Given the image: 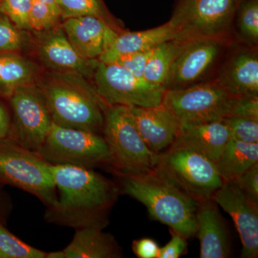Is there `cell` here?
Here are the masks:
<instances>
[{"mask_svg": "<svg viewBox=\"0 0 258 258\" xmlns=\"http://www.w3.org/2000/svg\"><path fill=\"white\" fill-rule=\"evenodd\" d=\"M51 171L60 196L55 206L47 208L46 221L76 229L104 228L118 197L116 185L90 168L51 165Z\"/></svg>", "mask_w": 258, "mask_h": 258, "instance_id": "6da1fadb", "label": "cell"}, {"mask_svg": "<svg viewBox=\"0 0 258 258\" xmlns=\"http://www.w3.org/2000/svg\"><path fill=\"white\" fill-rule=\"evenodd\" d=\"M37 1L40 2V3H42V4L48 6L50 9H52L54 12H55L57 14L60 15L61 18L60 8H59L56 0H37Z\"/></svg>", "mask_w": 258, "mask_h": 258, "instance_id": "74e56055", "label": "cell"}, {"mask_svg": "<svg viewBox=\"0 0 258 258\" xmlns=\"http://www.w3.org/2000/svg\"><path fill=\"white\" fill-rule=\"evenodd\" d=\"M222 48L218 37L190 40L176 57L164 82L166 90L187 87L200 79L217 60Z\"/></svg>", "mask_w": 258, "mask_h": 258, "instance_id": "4fadbf2b", "label": "cell"}, {"mask_svg": "<svg viewBox=\"0 0 258 258\" xmlns=\"http://www.w3.org/2000/svg\"><path fill=\"white\" fill-rule=\"evenodd\" d=\"M0 258H5L4 254H3L1 250H0Z\"/></svg>", "mask_w": 258, "mask_h": 258, "instance_id": "ab89813d", "label": "cell"}, {"mask_svg": "<svg viewBox=\"0 0 258 258\" xmlns=\"http://www.w3.org/2000/svg\"><path fill=\"white\" fill-rule=\"evenodd\" d=\"M217 81L232 96H258L257 54H236L222 69Z\"/></svg>", "mask_w": 258, "mask_h": 258, "instance_id": "ffe728a7", "label": "cell"}, {"mask_svg": "<svg viewBox=\"0 0 258 258\" xmlns=\"http://www.w3.org/2000/svg\"><path fill=\"white\" fill-rule=\"evenodd\" d=\"M228 115L258 121V96L235 97Z\"/></svg>", "mask_w": 258, "mask_h": 258, "instance_id": "1f68e13d", "label": "cell"}, {"mask_svg": "<svg viewBox=\"0 0 258 258\" xmlns=\"http://www.w3.org/2000/svg\"><path fill=\"white\" fill-rule=\"evenodd\" d=\"M242 0H183L172 19L181 38L218 37L230 25Z\"/></svg>", "mask_w": 258, "mask_h": 258, "instance_id": "8fae6325", "label": "cell"}, {"mask_svg": "<svg viewBox=\"0 0 258 258\" xmlns=\"http://www.w3.org/2000/svg\"><path fill=\"white\" fill-rule=\"evenodd\" d=\"M171 232V240L160 248L159 258H178L187 251L186 239L175 232Z\"/></svg>", "mask_w": 258, "mask_h": 258, "instance_id": "e575fe53", "label": "cell"}, {"mask_svg": "<svg viewBox=\"0 0 258 258\" xmlns=\"http://www.w3.org/2000/svg\"><path fill=\"white\" fill-rule=\"evenodd\" d=\"M93 78L95 91L107 106H160L166 91L162 86L139 79L115 62L98 61Z\"/></svg>", "mask_w": 258, "mask_h": 258, "instance_id": "9c48e42d", "label": "cell"}, {"mask_svg": "<svg viewBox=\"0 0 258 258\" xmlns=\"http://www.w3.org/2000/svg\"><path fill=\"white\" fill-rule=\"evenodd\" d=\"M254 203L258 204V164L235 181Z\"/></svg>", "mask_w": 258, "mask_h": 258, "instance_id": "836d02e7", "label": "cell"}, {"mask_svg": "<svg viewBox=\"0 0 258 258\" xmlns=\"http://www.w3.org/2000/svg\"><path fill=\"white\" fill-rule=\"evenodd\" d=\"M258 164V143H247L231 138L216 162L223 181H235Z\"/></svg>", "mask_w": 258, "mask_h": 258, "instance_id": "7402d4cb", "label": "cell"}, {"mask_svg": "<svg viewBox=\"0 0 258 258\" xmlns=\"http://www.w3.org/2000/svg\"><path fill=\"white\" fill-rule=\"evenodd\" d=\"M37 69L31 61L15 52L0 53V96L10 98L19 88L32 83Z\"/></svg>", "mask_w": 258, "mask_h": 258, "instance_id": "603a6c76", "label": "cell"}, {"mask_svg": "<svg viewBox=\"0 0 258 258\" xmlns=\"http://www.w3.org/2000/svg\"><path fill=\"white\" fill-rule=\"evenodd\" d=\"M180 33L179 25L171 19L167 23L157 28L117 34L98 61L103 63H113L122 56L152 50L162 42L177 38Z\"/></svg>", "mask_w": 258, "mask_h": 258, "instance_id": "ac0fdd59", "label": "cell"}, {"mask_svg": "<svg viewBox=\"0 0 258 258\" xmlns=\"http://www.w3.org/2000/svg\"><path fill=\"white\" fill-rule=\"evenodd\" d=\"M230 139V130L222 119L200 124L180 125L174 142L216 163Z\"/></svg>", "mask_w": 258, "mask_h": 258, "instance_id": "d6986e66", "label": "cell"}, {"mask_svg": "<svg viewBox=\"0 0 258 258\" xmlns=\"http://www.w3.org/2000/svg\"><path fill=\"white\" fill-rule=\"evenodd\" d=\"M152 50L153 49L151 50L144 51V52H134V53L122 56L115 61V63L124 68L136 77L144 79V70Z\"/></svg>", "mask_w": 258, "mask_h": 258, "instance_id": "d6a6232c", "label": "cell"}, {"mask_svg": "<svg viewBox=\"0 0 258 258\" xmlns=\"http://www.w3.org/2000/svg\"><path fill=\"white\" fill-rule=\"evenodd\" d=\"M62 29L71 45L88 60H99L117 35L104 19L93 15L66 19Z\"/></svg>", "mask_w": 258, "mask_h": 258, "instance_id": "5bb4252c", "label": "cell"}, {"mask_svg": "<svg viewBox=\"0 0 258 258\" xmlns=\"http://www.w3.org/2000/svg\"><path fill=\"white\" fill-rule=\"evenodd\" d=\"M11 122L9 113L5 107L0 103V139L7 138L9 136Z\"/></svg>", "mask_w": 258, "mask_h": 258, "instance_id": "8d00e7d4", "label": "cell"}, {"mask_svg": "<svg viewBox=\"0 0 258 258\" xmlns=\"http://www.w3.org/2000/svg\"><path fill=\"white\" fill-rule=\"evenodd\" d=\"M32 0H0V12L20 30H30L29 18Z\"/></svg>", "mask_w": 258, "mask_h": 258, "instance_id": "83f0119b", "label": "cell"}, {"mask_svg": "<svg viewBox=\"0 0 258 258\" xmlns=\"http://www.w3.org/2000/svg\"><path fill=\"white\" fill-rule=\"evenodd\" d=\"M51 165L9 137L0 139V183L33 195L47 208L55 206L58 198Z\"/></svg>", "mask_w": 258, "mask_h": 258, "instance_id": "5b68a950", "label": "cell"}, {"mask_svg": "<svg viewBox=\"0 0 258 258\" xmlns=\"http://www.w3.org/2000/svg\"><path fill=\"white\" fill-rule=\"evenodd\" d=\"M134 254L139 258H159L160 247L151 238L134 240L132 244Z\"/></svg>", "mask_w": 258, "mask_h": 258, "instance_id": "d590c367", "label": "cell"}, {"mask_svg": "<svg viewBox=\"0 0 258 258\" xmlns=\"http://www.w3.org/2000/svg\"><path fill=\"white\" fill-rule=\"evenodd\" d=\"M139 134L148 148L159 154L170 147L179 134L180 123L161 104L154 107H128Z\"/></svg>", "mask_w": 258, "mask_h": 258, "instance_id": "9a60e30c", "label": "cell"}, {"mask_svg": "<svg viewBox=\"0 0 258 258\" xmlns=\"http://www.w3.org/2000/svg\"><path fill=\"white\" fill-rule=\"evenodd\" d=\"M103 138L108 149V163L118 175L144 176L157 169L159 154L148 148L124 106H107Z\"/></svg>", "mask_w": 258, "mask_h": 258, "instance_id": "277c9868", "label": "cell"}, {"mask_svg": "<svg viewBox=\"0 0 258 258\" xmlns=\"http://www.w3.org/2000/svg\"><path fill=\"white\" fill-rule=\"evenodd\" d=\"M212 200L230 215L240 236L241 257L258 255V204L246 195L235 181H224Z\"/></svg>", "mask_w": 258, "mask_h": 258, "instance_id": "7c38bea8", "label": "cell"}, {"mask_svg": "<svg viewBox=\"0 0 258 258\" xmlns=\"http://www.w3.org/2000/svg\"><path fill=\"white\" fill-rule=\"evenodd\" d=\"M23 42L20 29L0 12V53L16 52L23 47Z\"/></svg>", "mask_w": 258, "mask_h": 258, "instance_id": "f546056e", "label": "cell"}, {"mask_svg": "<svg viewBox=\"0 0 258 258\" xmlns=\"http://www.w3.org/2000/svg\"><path fill=\"white\" fill-rule=\"evenodd\" d=\"M102 227L76 229L71 243L64 249V258H118L121 249L114 237L103 232Z\"/></svg>", "mask_w": 258, "mask_h": 258, "instance_id": "44dd1931", "label": "cell"}, {"mask_svg": "<svg viewBox=\"0 0 258 258\" xmlns=\"http://www.w3.org/2000/svg\"><path fill=\"white\" fill-rule=\"evenodd\" d=\"M238 25L242 36L250 42L258 40V1L245 0L239 5Z\"/></svg>", "mask_w": 258, "mask_h": 258, "instance_id": "4316f807", "label": "cell"}, {"mask_svg": "<svg viewBox=\"0 0 258 258\" xmlns=\"http://www.w3.org/2000/svg\"><path fill=\"white\" fill-rule=\"evenodd\" d=\"M60 15L50 9L47 5L37 0H32L31 10L29 18L30 29L36 31H46L54 28Z\"/></svg>", "mask_w": 258, "mask_h": 258, "instance_id": "4dcf8cb0", "label": "cell"}, {"mask_svg": "<svg viewBox=\"0 0 258 258\" xmlns=\"http://www.w3.org/2000/svg\"><path fill=\"white\" fill-rule=\"evenodd\" d=\"M191 40L177 37L154 47L144 70V79L152 84L164 86L176 57Z\"/></svg>", "mask_w": 258, "mask_h": 258, "instance_id": "cb8c5ba5", "label": "cell"}, {"mask_svg": "<svg viewBox=\"0 0 258 258\" xmlns=\"http://www.w3.org/2000/svg\"><path fill=\"white\" fill-rule=\"evenodd\" d=\"M39 88L55 124L97 134L103 132L107 106L83 76L53 73Z\"/></svg>", "mask_w": 258, "mask_h": 258, "instance_id": "7a4b0ae2", "label": "cell"}, {"mask_svg": "<svg viewBox=\"0 0 258 258\" xmlns=\"http://www.w3.org/2000/svg\"><path fill=\"white\" fill-rule=\"evenodd\" d=\"M157 170L196 202L212 199L224 182L216 163L176 142L159 154Z\"/></svg>", "mask_w": 258, "mask_h": 258, "instance_id": "8992f818", "label": "cell"}, {"mask_svg": "<svg viewBox=\"0 0 258 258\" xmlns=\"http://www.w3.org/2000/svg\"><path fill=\"white\" fill-rule=\"evenodd\" d=\"M39 42L41 60L57 72L74 73L83 77L93 74L98 60L83 58L71 45L62 28L45 31Z\"/></svg>", "mask_w": 258, "mask_h": 258, "instance_id": "2e32d148", "label": "cell"}, {"mask_svg": "<svg viewBox=\"0 0 258 258\" xmlns=\"http://www.w3.org/2000/svg\"><path fill=\"white\" fill-rule=\"evenodd\" d=\"M0 250L5 258H46L47 252H43L13 235L0 223Z\"/></svg>", "mask_w": 258, "mask_h": 258, "instance_id": "d4e9b609", "label": "cell"}, {"mask_svg": "<svg viewBox=\"0 0 258 258\" xmlns=\"http://www.w3.org/2000/svg\"><path fill=\"white\" fill-rule=\"evenodd\" d=\"M60 10L61 18H77L93 15L104 19L106 12L101 0H56Z\"/></svg>", "mask_w": 258, "mask_h": 258, "instance_id": "484cf974", "label": "cell"}, {"mask_svg": "<svg viewBox=\"0 0 258 258\" xmlns=\"http://www.w3.org/2000/svg\"><path fill=\"white\" fill-rule=\"evenodd\" d=\"M235 97L218 81L166 90L162 103L180 125L222 120L230 113Z\"/></svg>", "mask_w": 258, "mask_h": 258, "instance_id": "52a82bcc", "label": "cell"}, {"mask_svg": "<svg viewBox=\"0 0 258 258\" xmlns=\"http://www.w3.org/2000/svg\"><path fill=\"white\" fill-rule=\"evenodd\" d=\"M10 100L14 123L8 137L37 152L53 124L45 97L39 87L30 83L17 89Z\"/></svg>", "mask_w": 258, "mask_h": 258, "instance_id": "30bf717a", "label": "cell"}, {"mask_svg": "<svg viewBox=\"0 0 258 258\" xmlns=\"http://www.w3.org/2000/svg\"><path fill=\"white\" fill-rule=\"evenodd\" d=\"M37 152L52 165H74L92 169L108 163V149L99 134L53 123Z\"/></svg>", "mask_w": 258, "mask_h": 258, "instance_id": "ba28073f", "label": "cell"}, {"mask_svg": "<svg viewBox=\"0 0 258 258\" xmlns=\"http://www.w3.org/2000/svg\"><path fill=\"white\" fill-rule=\"evenodd\" d=\"M231 138L247 143H258V121L240 117L226 116L223 118Z\"/></svg>", "mask_w": 258, "mask_h": 258, "instance_id": "f1b7e54d", "label": "cell"}, {"mask_svg": "<svg viewBox=\"0 0 258 258\" xmlns=\"http://www.w3.org/2000/svg\"><path fill=\"white\" fill-rule=\"evenodd\" d=\"M46 258H64L63 251L48 252V253H47Z\"/></svg>", "mask_w": 258, "mask_h": 258, "instance_id": "f35d334b", "label": "cell"}, {"mask_svg": "<svg viewBox=\"0 0 258 258\" xmlns=\"http://www.w3.org/2000/svg\"><path fill=\"white\" fill-rule=\"evenodd\" d=\"M197 234L201 258H226L230 255V243L225 222L218 205L212 199L197 202Z\"/></svg>", "mask_w": 258, "mask_h": 258, "instance_id": "e0dca14e", "label": "cell"}, {"mask_svg": "<svg viewBox=\"0 0 258 258\" xmlns=\"http://www.w3.org/2000/svg\"><path fill=\"white\" fill-rule=\"evenodd\" d=\"M123 191L147 208L154 220L186 239L197 234V202L156 169L144 176H121Z\"/></svg>", "mask_w": 258, "mask_h": 258, "instance_id": "3957f363", "label": "cell"}]
</instances>
